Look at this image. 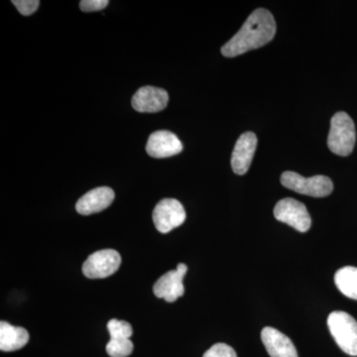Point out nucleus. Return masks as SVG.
I'll return each instance as SVG.
<instances>
[{"label":"nucleus","mask_w":357,"mask_h":357,"mask_svg":"<svg viewBox=\"0 0 357 357\" xmlns=\"http://www.w3.org/2000/svg\"><path fill=\"white\" fill-rule=\"evenodd\" d=\"M188 272V266L184 263L178 264L176 270L167 272L154 284L153 292L156 297L164 299L169 303L175 302L185 293L184 279Z\"/></svg>","instance_id":"6e6552de"},{"label":"nucleus","mask_w":357,"mask_h":357,"mask_svg":"<svg viewBox=\"0 0 357 357\" xmlns=\"http://www.w3.org/2000/svg\"><path fill=\"white\" fill-rule=\"evenodd\" d=\"M261 340L271 357H299L292 340L276 328L271 326L263 328Z\"/></svg>","instance_id":"ddd939ff"},{"label":"nucleus","mask_w":357,"mask_h":357,"mask_svg":"<svg viewBox=\"0 0 357 357\" xmlns=\"http://www.w3.org/2000/svg\"><path fill=\"white\" fill-rule=\"evenodd\" d=\"M115 198L114 190L109 187H98L84 194L77 201L76 210L84 215L100 213L109 208Z\"/></svg>","instance_id":"f8f14e48"},{"label":"nucleus","mask_w":357,"mask_h":357,"mask_svg":"<svg viewBox=\"0 0 357 357\" xmlns=\"http://www.w3.org/2000/svg\"><path fill=\"white\" fill-rule=\"evenodd\" d=\"M203 357H237L236 352L231 347L225 344L213 345Z\"/></svg>","instance_id":"a211bd4d"},{"label":"nucleus","mask_w":357,"mask_h":357,"mask_svg":"<svg viewBox=\"0 0 357 357\" xmlns=\"http://www.w3.org/2000/svg\"><path fill=\"white\" fill-rule=\"evenodd\" d=\"M335 283L340 293L349 299L357 300V268L345 266L337 270Z\"/></svg>","instance_id":"2eb2a0df"},{"label":"nucleus","mask_w":357,"mask_h":357,"mask_svg":"<svg viewBox=\"0 0 357 357\" xmlns=\"http://www.w3.org/2000/svg\"><path fill=\"white\" fill-rule=\"evenodd\" d=\"M110 338H130L133 335L132 326L126 321L110 319L107 323Z\"/></svg>","instance_id":"f3484780"},{"label":"nucleus","mask_w":357,"mask_h":357,"mask_svg":"<svg viewBox=\"0 0 357 357\" xmlns=\"http://www.w3.org/2000/svg\"><path fill=\"white\" fill-rule=\"evenodd\" d=\"M132 351L130 338H110L107 344V352L110 357H128Z\"/></svg>","instance_id":"dca6fc26"},{"label":"nucleus","mask_w":357,"mask_h":357,"mask_svg":"<svg viewBox=\"0 0 357 357\" xmlns=\"http://www.w3.org/2000/svg\"><path fill=\"white\" fill-rule=\"evenodd\" d=\"M183 144L177 135L167 130L155 131L150 135L146 151L153 158H168L181 153Z\"/></svg>","instance_id":"1a4fd4ad"},{"label":"nucleus","mask_w":357,"mask_h":357,"mask_svg":"<svg viewBox=\"0 0 357 357\" xmlns=\"http://www.w3.org/2000/svg\"><path fill=\"white\" fill-rule=\"evenodd\" d=\"M14 6L17 8L22 15H31L38 9L40 1L38 0H13Z\"/></svg>","instance_id":"6ab92c4d"},{"label":"nucleus","mask_w":357,"mask_h":357,"mask_svg":"<svg viewBox=\"0 0 357 357\" xmlns=\"http://www.w3.org/2000/svg\"><path fill=\"white\" fill-rule=\"evenodd\" d=\"M274 217L300 232H307L312 225L311 215L306 206L295 199L286 198L279 201L275 206Z\"/></svg>","instance_id":"39448f33"},{"label":"nucleus","mask_w":357,"mask_h":357,"mask_svg":"<svg viewBox=\"0 0 357 357\" xmlns=\"http://www.w3.org/2000/svg\"><path fill=\"white\" fill-rule=\"evenodd\" d=\"M168 102L169 96L165 89L147 86L136 91L132 98V107L137 112L153 114L165 109Z\"/></svg>","instance_id":"9d476101"},{"label":"nucleus","mask_w":357,"mask_h":357,"mask_svg":"<svg viewBox=\"0 0 357 357\" xmlns=\"http://www.w3.org/2000/svg\"><path fill=\"white\" fill-rule=\"evenodd\" d=\"M29 342V333L21 326H14L7 321L0 323V349L14 351L22 349Z\"/></svg>","instance_id":"4468645a"},{"label":"nucleus","mask_w":357,"mask_h":357,"mask_svg":"<svg viewBox=\"0 0 357 357\" xmlns=\"http://www.w3.org/2000/svg\"><path fill=\"white\" fill-rule=\"evenodd\" d=\"M257 147V137L253 132H245L238 138L231 155V167L237 175H244L250 168Z\"/></svg>","instance_id":"9b49d317"},{"label":"nucleus","mask_w":357,"mask_h":357,"mask_svg":"<svg viewBox=\"0 0 357 357\" xmlns=\"http://www.w3.org/2000/svg\"><path fill=\"white\" fill-rule=\"evenodd\" d=\"M185 218L187 215L184 206L175 199H162L153 211L155 227L164 234L182 225Z\"/></svg>","instance_id":"0eeeda50"},{"label":"nucleus","mask_w":357,"mask_h":357,"mask_svg":"<svg viewBox=\"0 0 357 357\" xmlns=\"http://www.w3.org/2000/svg\"><path fill=\"white\" fill-rule=\"evenodd\" d=\"M109 3V0H83L79 2V8L84 13H93V11L103 10Z\"/></svg>","instance_id":"aec40b11"},{"label":"nucleus","mask_w":357,"mask_h":357,"mask_svg":"<svg viewBox=\"0 0 357 357\" xmlns=\"http://www.w3.org/2000/svg\"><path fill=\"white\" fill-rule=\"evenodd\" d=\"M356 140V126L351 117L342 112L333 115L328 137V149L338 156H349L354 151Z\"/></svg>","instance_id":"f03ea898"},{"label":"nucleus","mask_w":357,"mask_h":357,"mask_svg":"<svg viewBox=\"0 0 357 357\" xmlns=\"http://www.w3.org/2000/svg\"><path fill=\"white\" fill-rule=\"evenodd\" d=\"M281 184L294 192L314 198H324L333 191L332 180L326 176L305 178L291 171L282 174Z\"/></svg>","instance_id":"20e7f679"},{"label":"nucleus","mask_w":357,"mask_h":357,"mask_svg":"<svg viewBox=\"0 0 357 357\" xmlns=\"http://www.w3.org/2000/svg\"><path fill=\"white\" fill-rule=\"evenodd\" d=\"M276 33V22L271 13L258 8L248 16L241 29L223 45L222 54L225 57L234 58L246 52L261 48Z\"/></svg>","instance_id":"f257e3e1"},{"label":"nucleus","mask_w":357,"mask_h":357,"mask_svg":"<svg viewBox=\"0 0 357 357\" xmlns=\"http://www.w3.org/2000/svg\"><path fill=\"white\" fill-rule=\"evenodd\" d=\"M328 326L340 349L351 356H357V321L351 314L342 311L328 316Z\"/></svg>","instance_id":"7ed1b4c3"},{"label":"nucleus","mask_w":357,"mask_h":357,"mask_svg":"<svg viewBox=\"0 0 357 357\" xmlns=\"http://www.w3.org/2000/svg\"><path fill=\"white\" fill-rule=\"evenodd\" d=\"M121 264V256L114 249H103L89 255L83 265L84 276L102 279L112 276Z\"/></svg>","instance_id":"423d86ee"}]
</instances>
